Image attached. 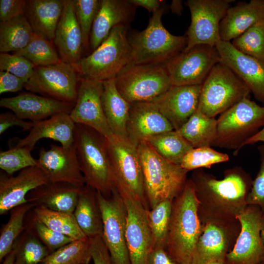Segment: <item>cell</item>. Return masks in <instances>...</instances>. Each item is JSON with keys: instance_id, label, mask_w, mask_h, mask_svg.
<instances>
[{"instance_id": "obj_52", "label": "cell", "mask_w": 264, "mask_h": 264, "mask_svg": "<svg viewBox=\"0 0 264 264\" xmlns=\"http://www.w3.org/2000/svg\"><path fill=\"white\" fill-rule=\"evenodd\" d=\"M25 82L21 78L7 72L0 71V94L19 91L24 87Z\"/></svg>"}, {"instance_id": "obj_54", "label": "cell", "mask_w": 264, "mask_h": 264, "mask_svg": "<svg viewBox=\"0 0 264 264\" xmlns=\"http://www.w3.org/2000/svg\"><path fill=\"white\" fill-rule=\"evenodd\" d=\"M129 1L136 7H144L153 13L162 7L163 3V1L159 0H129Z\"/></svg>"}, {"instance_id": "obj_16", "label": "cell", "mask_w": 264, "mask_h": 264, "mask_svg": "<svg viewBox=\"0 0 264 264\" xmlns=\"http://www.w3.org/2000/svg\"><path fill=\"white\" fill-rule=\"evenodd\" d=\"M117 189L127 210L126 238L131 264H148V257L154 245L146 209L130 194Z\"/></svg>"}, {"instance_id": "obj_28", "label": "cell", "mask_w": 264, "mask_h": 264, "mask_svg": "<svg viewBox=\"0 0 264 264\" xmlns=\"http://www.w3.org/2000/svg\"><path fill=\"white\" fill-rule=\"evenodd\" d=\"M84 187L67 182L48 181L31 191L26 199L28 202L36 206L42 205L52 210L73 213Z\"/></svg>"}, {"instance_id": "obj_12", "label": "cell", "mask_w": 264, "mask_h": 264, "mask_svg": "<svg viewBox=\"0 0 264 264\" xmlns=\"http://www.w3.org/2000/svg\"><path fill=\"white\" fill-rule=\"evenodd\" d=\"M81 78L75 67L62 61L50 66H35L24 88L45 97L75 103Z\"/></svg>"}, {"instance_id": "obj_1", "label": "cell", "mask_w": 264, "mask_h": 264, "mask_svg": "<svg viewBox=\"0 0 264 264\" xmlns=\"http://www.w3.org/2000/svg\"><path fill=\"white\" fill-rule=\"evenodd\" d=\"M190 179L199 202L200 220L234 221L247 205L253 180L241 167L225 170L220 180L198 169L193 171Z\"/></svg>"}, {"instance_id": "obj_19", "label": "cell", "mask_w": 264, "mask_h": 264, "mask_svg": "<svg viewBox=\"0 0 264 264\" xmlns=\"http://www.w3.org/2000/svg\"><path fill=\"white\" fill-rule=\"evenodd\" d=\"M37 166L49 182H64L84 187L86 183L76 155L75 146L70 149L51 145L49 150L41 148Z\"/></svg>"}, {"instance_id": "obj_26", "label": "cell", "mask_w": 264, "mask_h": 264, "mask_svg": "<svg viewBox=\"0 0 264 264\" xmlns=\"http://www.w3.org/2000/svg\"><path fill=\"white\" fill-rule=\"evenodd\" d=\"M34 123L28 135L22 139L17 138L12 147H26L32 151L36 143L44 138L58 141L66 149L74 146L75 123L69 114L58 113Z\"/></svg>"}, {"instance_id": "obj_45", "label": "cell", "mask_w": 264, "mask_h": 264, "mask_svg": "<svg viewBox=\"0 0 264 264\" xmlns=\"http://www.w3.org/2000/svg\"><path fill=\"white\" fill-rule=\"evenodd\" d=\"M75 12L81 28L83 47H89L92 26L100 7L99 0H74Z\"/></svg>"}, {"instance_id": "obj_57", "label": "cell", "mask_w": 264, "mask_h": 264, "mask_svg": "<svg viewBox=\"0 0 264 264\" xmlns=\"http://www.w3.org/2000/svg\"><path fill=\"white\" fill-rule=\"evenodd\" d=\"M261 235L262 240L264 245V228L262 230Z\"/></svg>"}, {"instance_id": "obj_32", "label": "cell", "mask_w": 264, "mask_h": 264, "mask_svg": "<svg viewBox=\"0 0 264 264\" xmlns=\"http://www.w3.org/2000/svg\"><path fill=\"white\" fill-rule=\"evenodd\" d=\"M73 215L88 238L102 235L103 220L97 191L86 185L80 193Z\"/></svg>"}, {"instance_id": "obj_27", "label": "cell", "mask_w": 264, "mask_h": 264, "mask_svg": "<svg viewBox=\"0 0 264 264\" xmlns=\"http://www.w3.org/2000/svg\"><path fill=\"white\" fill-rule=\"evenodd\" d=\"M136 6L126 0H101L89 38V48L94 50L118 25H128Z\"/></svg>"}, {"instance_id": "obj_40", "label": "cell", "mask_w": 264, "mask_h": 264, "mask_svg": "<svg viewBox=\"0 0 264 264\" xmlns=\"http://www.w3.org/2000/svg\"><path fill=\"white\" fill-rule=\"evenodd\" d=\"M35 206L34 204L27 202L11 210L8 221L0 231V262L12 250L15 241L24 229L23 220L26 214Z\"/></svg>"}, {"instance_id": "obj_7", "label": "cell", "mask_w": 264, "mask_h": 264, "mask_svg": "<svg viewBox=\"0 0 264 264\" xmlns=\"http://www.w3.org/2000/svg\"><path fill=\"white\" fill-rule=\"evenodd\" d=\"M264 127V106L245 97L220 114L212 146L234 150L238 154L243 144Z\"/></svg>"}, {"instance_id": "obj_18", "label": "cell", "mask_w": 264, "mask_h": 264, "mask_svg": "<svg viewBox=\"0 0 264 264\" xmlns=\"http://www.w3.org/2000/svg\"><path fill=\"white\" fill-rule=\"evenodd\" d=\"M216 47L220 62L232 70L264 106V62L240 51L230 42L221 40Z\"/></svg>"}, {"instance_id": "obj_17", "label": "cell", "mask_w": 264, "mask_h": 264, "mask_svg": "<svg viewBox=\"0 0 264 264\" xmlns=\"http://www.w3.org/2000/svg\"><path fill=\"white\" fill-rule=\"evenodd\" d=\"M103 82L81 76L77 98L69 115L75 124L88 126L109 138L113 135L104 115Z\"/></svg>"}, {"instance_id": "obj_42", "label": "cell", "mask_w": 264, "mask_h": 264, "mask_svg": "<svg viewBox=\"0 0 264 264\" xmlns=\"http://www.w3.org/2000/svg\"><path fill=\"white\" fill-rule=\"evenodd\" d=\"M231 43L240 51L264 62V19L253 25Z\"/></svg>"}, {"instance_id": "obj_8", "label": "cell", "mask_w": 264, "mask_h": 264, "mask_svg": "<svg viewBox=\"0 0 264 264\" xmlns=\"http://www.w3.org/2000/svg\"><path fill=\"white\" fill-rule=\"evenodd\" d=\"M251 93L242 80L221 62L215 65L201 85L198 110L215 117Z\"/></svg>"}, {"instance_id": "obj_30", "label": "cell", "mask_w": 264, "mask_h": 264, "mask_svg": "<svg viewBox=\"0 0 264 264\" xmlns=\"http://www.w3.org/2000/svg\"><path fill=\"white\" fill-rule=\"evenodd\" d=\"M64 0H28L24 15L34 33L53 41Z\"/></svg>"}, {"instance_id": "obj_14", "label": "cell", "mask_w": 264, "mask_h": 264, "mask_svg": "<svg viewBox=\"0 0 264 264\" xmlns=\"http://www.w3.org/2000/svg\"><path fill=\"white\" fill-rule=\"evenodd\" d=\"M236 218L241 225L240 231L224 264H262L264 262V245L261 234L264 228V217L261 209L247 205Z\"/></svg>"}, {"instance_id": "obj_35", "label": "cell", "mask_w": 264, "mask_h": 264, "mask_svg": "<svg viewBox=\"0 0 264 264\" xmlns=\"http://www.w3.org/2000/svg\"><path fill=\"white\" fill-rule=\"evenodd\" d=\"M160 156L177 165L191 149L192 145L175 130L165 132L148 139L146 141Z\"/></svg>"}, {"instance_id": "obj_9", "label": "cell", "mask_w": 264, "mask_h": 264, "mask_svg": "<svg viewBox=\"0 0 264 264\" xmlns=\"http://www.w3.org/2000/svg\"><path fill=\"white\" fill-rule=\"evenodd\" d=\"M115 83L131 104L154 102L173 86L164 65L131 63L115 77Z\"/></svg>"}, {"instance_id": "obj_25", "label": "cell", "mask_w": 264, "mask_h": 264, "mask_svg": "<svg viewBox=\"0 0 264 264\" xmlns=\"http://www.w3.org/2000/svg\"><path fill=\"white\" fill-rule=\"evenodd\" d=\"M53 42L61 60L77 70L84 47L82 31L75 15L74 0H64L63 12Z\"/></svg>"}, {"instance_id": "obj_44", "label": "cell", "mask_w": 264, "mask_h": 264, "mask_svg": "<svg viewBox=\"0 0 264 264\" xmlns=\"http://www.w3.org/2000/svg\"><path fill=\"white\" fill-rule=\"evenodd\" d=\"M26 147H11L0 153V168L7 175L12 176L17 171L37 165V160Z\"/></svg>"}, {"instance_id": "obj_51", "label": "cell", "mask_w": 264, "mask_h": 264, "mask_svg": "<svg viewBox=\"0 0 264 264\" xmlns=\"http://www.w3.org/2000/svg\"><path fill=\"white\" fill-rule=\"evenodd\" d=\"M34 124L33 122L21 119L14 112L1 113L0 114V134L12 126L20 127L23 131H30Z\"/></svg>"}, {"instance_id": "obj_5", "label": "cell", "mask_w": 264, "mask_h": 264, "mask_svg": "<svg viewBox=\"0 0 264 264\" xmlns=\"http://www.w3.org/2000/svg\"><path fill=\"white\" fill-rule=\"evenodd\" d=\"M163 12L162 7L153 13L147 27L128 38L132 64L164 65L185 48L186 37L174 35L163 26Z\"/></svg>"}, {"instance_id": "obj_41", "label": "cell", "mask_w": 264, "mask_h": 264, "mask_svg": "<svg viewBox=\"0 0 264 264\" xmlns=\"http://www.w3.org/2000/svg\"><path fill=\"white\" fill-rule=\"evenodd\" d=\"M15 264H41L50 253L46 246L34 235L27 231L13 245Z\"/></svg>"}, {"instance_id": "obj_20", "label": "cell", "mask_w": 264, "mask_h": 264, "mask_svg": "<svg viewBox=\"0 0 264 264\" xmlns=\"http://www.w3.org/2000/svg\"><path fill=\"white\" fill-rule=\"evenodd\" d=\"M238 221H205L191 264H207L212 262L224 264L226 255L232 249L231 228Z\"/></svg>"}, {"instance_id": "obj_10", "label": "cell", "mask_w": 264, "mask_h": 264, "mask_svg": "<svg viewBox=\"0 0 264 264\" xmlns=\"http://www.w3.org/2000/svg\"><path fill=\"white\" fill-rule=\"evenodd\" d=\"M107 144L116 186L150 209L137 147L127 138L114 134L107 138Z\"/></svg>"}, {"instance_id": "obj_46", "label": "cell", "mask_w": 264, "mask_h": 264, "mask_svg": "<svg viewBox=\"0 0 264 264\" xmlns=\"http://www.w3.org/2000/svg\"><path fill=\"white\" fill-rule=\"evenodd\" d=\"M35 66L22 56L0 53V70L9 72L21 78L25 84L33 75Z\"/></svg>"}, {"instance_id": "obj_53", "label": "cell", "mask_w": 264, "mask_h": 264, "mask_svg": "<svg viewBox=\"0 0 264 264\" xmlns=\"http://www.w3.org/2000/svg\"><path fill=\"white\" fill-rule=\"evenodd\" d=\"M148 264H178L169 254L166 249L157 247L150 252Z\"/></svg>"}, {"instance_id": "obj_6", "label": "cell", "mask_w": 264, "mask_h": 264, "mask_svg": "<svg viewBox=\"0 0 264 264\" xmlns=\"http://www.w3.org/2000/svg\"><path fill=\"white\" fill-rule=\"evenodd\" d=\"M132 63L127 25L114 26L90 54L82 57L77 67L80 75L103 82L114 79Z\"/></svg>"}, {"instance_id": "obj_38", "label": "cell", "mask_w": 264, "mask_h": 264, "mask_svg": "<svg viewBox=\"0 0 264 264\" xmlns=\"http://www.w3.org/2000/svg\"><path fill=\"white\" fill-rule=\"evenodd\" d=\"M90 240H74L50 253L41 264H89Z\"/></svg>"}, {"instance_id": "obj_29", "label": "cell", "mask_w": 264, "mask_h": 264, "mask_svg": "<svg viewBox=\"0 0 264 264\" xmlns=\"http://www.w3.org/2000/svg\"><path fill=\"white\" fill-rule=\"evenodd\" d=\"M264 19V0L240 2L230 6L220 24L221 40L230 42Z\"/></svg>"}, {"instance_id": "obj_59", "label": "cell", "mask_w": 264, "mask_h": 264, "mask_svg": "<svg viewBox=\"0 0 264 264\" xmlns=\"http://www.w3.org/2000/svg\"><path fill=\"white\" fill-rule=\"evenodd\" d=\"M262 264H264V263H262Z\"/></svg>"}, {"instance_id": "obj_15", "label": "cell", "mask_w": 264, "mask_h": 264, "mask_svg": "<svg viewBox=\"0 0 264 264\" xmlns=\"http://www.w3.org/2000/svg\"><path fill=\"white\" fill-rule=\"evenodd\" d=\"M219 62L220 55L216 46L199 44L183 51L164 66L173 86H192L202 85Z\"/></svg>"}, {"instance_id": "obj_13", "label": "cell", "mask_w": 264, "mask_h": 264, "mask_svg": "<svg viewBox=\"0 0 264 264\" xmlns=\"http://www.w3.org/2000/svg\"><path fill=\"white\" fill-rule=\"evenodd\" d=\"M231 0H188L191 23L186 32L187 44L183 51L196 45L216 46L221 41L220 24L225 15Z\"/></svg>"}, {"instance_id": "obj_43", "label": "cell", "mask_w": 264, "mask_h": 264, "mask_svg": "<svg viewBox=\"0 0 264 264\" xmlns=\"http://www.w3.org/2000/svg\"><path fill=\"white\" fill-rule=\"evenodd\" d=\"M229 159L228 155L219 152L211 147L192 148L183 157L180 166L187 171L202 168H210L214 164Z\"/></svg>"}, {"instance_id": "obj_23", "label": "cell", "mask_w": 264, "mask_h": 264, "mask_svg": "<svg viewBox=\"0 0 264 264\" xmlns=\"http://www.w3.org/2000/svg\"><path fill=\"white\" fill-rule=\"evenodd\" d=\"M75 103L22 92L17 96L2 98L0 106L10 110L19 118L36 122L60 113L70 114Z\"/></svg>"}, {"instance_id": "obj_21", "label": "cell", "mask_w": 264, "mask_h": 264, "mask_svg": "<svg viewBox=\"0 0 264 264\" xmlns=\"http://www.w3.org/2000/svg\"><path fill=\"white\" fill-rule=\"evenodd\" d=\"M174 130L154 102L131 104L127 122L128 140L136 147L156 135Z\"/></svg>"}, {"instance_id": "obj_36", "label": "cell", "mask_w": 264, "mask_h": 264, "mask_svg": "<svg viewBox=\"0 0 264 264\" xmlns=\"http://www.w3.org/2000/svg\"><path fill=\"white\" fill-rule=\"evenodd\" d=\"M34 213L39 220L50 228L74 240L88 238L79 227L73 213L54 211L42 205L34 207Z\"/></svg>"}, {"instance_id": "obj_34", "label": "cell", "mask_w": 264, "mask_h": 264, "mask_svg": "<svg viewBox=\"0 0 264 264\" xmlns=\"http://www.w3.org/2000/svg\"><path fill=\"white\" fill-rule=\"evenodd\" d=\"M34 32L24 15L0 22V51L8 53L24 48L34 36Z\"/></svg>"}, {"instance_id": "obj_37", "label": "cell", "mask_w": 264, "mask_h": 264, "mask_svg": "<svg viewBox=\"0 0 264 264\" xmlns=\"http://www.w3.org/2000/svg\"><path fill=\"white\" fill-rule=\"evenodd\" d=\"M172 200H164L152 209L146 210L148 223L152 233L154 248H166Z\"/></svg>"}, {"instance_id": "obj_31", "label": "cell", "mask_w": 264, "mask_h": 264, "mask_svg": "<svg viewBox=\"0 0 264 264\" xmlns=\"http://www.w3.org/2000/svg\"><path fill=\"white\" fill-rule=\"evenodd\" d=\"M101 103L109 126L114 135L126 137V126L131 103L121 95L115 86V78L103 82Z\"/></svg>"}, {"instance_id": "obj_3", "label": "cell", "mask_w": 264, "mask_h": 264, "mask_svg": "<svg viewBox=\"0 0 264 264\" xmlns=\"http://www.w3.org/2000/svg\"><path fill=\"white\" fill-rule=\"evenodd\" d=\"M74 146L86 185L110 197L115 181L107 138L88 126L75 124Z\"/></svg>"}, {"instance_id": "obj_2", "label": "cell", "mask_w": 264, "mask_h": 264, "mask_svg": "<svg viewBox=\"0 0 264 264\" xmlns=\"http://www.w3.org/2000/svg\"><path fill=\"white\" fill-rule=\"evenodd\" d=\"M199 202L188 179L182 192L172 202L166 249L178 264H191L203 228L198 214Z\"/></svg>"}, {"instance_id": "obj_33", "label": "cell", "mask_w": 264, "mask_h": 264, "mask_svg": "<svg viewBox=\"0 0 264 264\" xmlns=\"http://www.w3.org/2000/svg\"><path fill=\"white\" fill-rule=\"evenodd\" d=\"M194 148L212 146L217 137V119L198 110L177 131Z\"/></svg>"}, {"instance_id": "obj_24", "label": "cell", "mask_w": 264, "mask_h": 264, "mask_svg": "<svg viewBox=\"0 0 264 264\" xmlns=\"http://www.w3.org/2000/svg\"><path fill=\"white\" fill-rule=\"evenodd\" d=\"M201 85L172 86L155 100L160 112L178 130L198 110Z\"/></svg>"}, {"instance_id": "obj_48", "label": "cell", "mask_w": 264, "mask_h": 264, "mask_svg": "<svg viewBox=\"0 0 264 264\" xmlns=\"http://www.w3.org/2000/svg\"><path fill=\"white\" fill-rule=\"evenodd\" d=\"M258 151L260 156V167L252 181L247 197L246 203L247 205L259 207L264 215V144L258 147Z\"/></svg>"}, {"instance_id": "obj_56", "label": "cell", "mask_w": 264, "mask_h": 264, "mask_svg": "<svg viewBox=\"0 0 264 264\" xmlns=\"http://www.w3.org/2000/svg\"><path fill=\"white\" fill-rule=\"evenodd\" d=\"M4 260L2 264H15V251L14 249L8 254L4 258Z\"/></svg>"}, {"instance_id": "obj_11", "label": "cell", "mask_w": 264, "mask_h": 264, "mask_svg": "<svg viewBox=\"0 0 264 264\" xmlns=\"http://www.w3.org/2000/svg\"><path fill=\"white\" fill-rule=\"evenodd\" d=\"M103 220L102 238L113 264H131L126 238L127 210L116 185L106 197L97 191Z\"/></svg>"}, {"instance_id": "obj_55", "label": "cell", "mask_w": 264, "mask_h": 264, "mask_svg": "<svg viewBox=\"0 0 264 264\" xmlns=\"http://www.w3.org/2000/svg\"><path fill=\"white\" fill-rule=\"evenodd\" d=\"M259 142L264 144V127L256 134L248 139L243 145V147L246 145L254 144Z\"/></svg>"}, {"instance_id": "obj_4", "label": "cell", "mask_w": 264, "mask_h": 264, "mask_svg": "<svg viewBox=\"0 0 264 264\" xmlns=\"http://www.w3.org/2000/svg\"><path fill=\"white\" fill-rule=\"evenodd\" d=\"M137 148L150 209L164 200L173 201L183 191L188 171L160 156L145 141Z\"/></svg>"}, {"instance_id": "obj_49", "label": "cell", "mask_w": 264, "mask_h": 264, "mask_svg": "<svg viewBox=\"0 0 264 264\" xmlns=\"http://www.w3.org/2000/svg\"><path fill=\"white\" fill-rule=\"evenodd\" d=\"M26 4L25 0H0V21H7L24 15Z\"/></svg>"}, {"instance_id": "obj_39", "label": "cell", "mask_w": 264, "mask_h": 264, "mask_svg": "<svg viewBox=\"0 0 264 264\" xmlns=\"http://www.w3.org/2000/svg\"><path fill=\"white\" fill-rule=\"evenodd\" d=\"M14 53L23 56L35 66H45L62 61L53 41L35 33L24 48Z\"/></svg>"}, {"instance_id": "obj_47", "label": "cell", "mask_w": 264, "mask_h": 264, "mask_svg": "<svg viewBox=\"0 0 264 264\" xmlns=\"http://www.w3.org/2000/svg\"><path fill=\"white\" fill-rule=\"evenodd\" d=\"M32 224L34 231V234H32L46 246L50 253L74 241L50 228L35 215L32 220Z\"/></svg>"}, {"instance_id": "obj_50", "label": "cell", "mask_w": 264, "mask_h": 264, "mask_svg": "<svg viewBox=\"0 0 264 264\" xmlns=\"http://www.w3.org/2000/svg\"><path fill=\"white\" fill-rule=\"evenodd\" d=\"M89 239L91 259L94 264H113L102 236H98Z\"/></svg>"}, {"instance_id": "obj_22", "label": "cell", "mask_w": 264, "mask_h": 264, "mask_svg": "<svg viewBox=\"0 0 264 264\" xmlns=\"http://www.w3.org/2000/svg\"><path fill=\"white\" fill-rule=\"evenodd\" d=\"M44 172L37 165L20 171L16 176L0 175V215L27 203L26 197L32 190L48 182Z\"/></svg>"}, {"instance_id": "obj_58", "label": "cell", "mask_w": 264, "mask_h": 264, "mask_svg": "<svg viewBox=\"0 0 264 264\" xmlns=\"http://www.w3.org/2000/svg\"><path fill=\"white\" fill-rule=\"evenodd\" d=\"M207 264H224L218 262H212L208 263Z\"/></svg>"}]
</instances>
